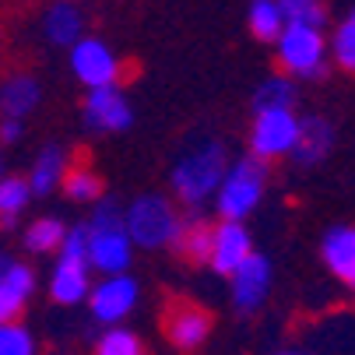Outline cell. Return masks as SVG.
<instances>
[{
  "instance_id": "cell-34",
  "label": "cell",
  "mask_w": 355,
  "mask_h": 355,
  "mask_svg": "<svg viewBox=\"0 0 355 355\" xmlns=\"http://www.w3.org/2000/svg\"><path fill=\"white\" fill-rule=\"evenodd\" d=\"M8 261H11V257H8V253H0V268H4V264H8Z\"/></svg>"
},
{
  "instance_id": "cell-21",
  "label": "cell",
  "mask_w": 355,
  "mask_h": 355,
  "mask_svg": "<svg viewBox=\"0 0 355 355\" xmlns=\"http://www.w3.org/2000/svg\"><path fill=\"white\" fill-rule=\"evenodd\" d=\"M64 232H67V222L57 218V215H42L35 222L25 225L21 232V246L32 253V257H46V253H57L60 243H64Z\"/></svg>"
},
{
  "instance_id": "cell-31",
  "label": "cell",
  "mask_w": 355,
  "mask_h": 355,
  "mask_svg": "<svg viewBox=\"0 0 355 355\" xmlns=\"http://www.w3.org/2000/svg\"><path fill=\"white\" fill-rule=\"evenodd\" d=\"M25 134V127L18 120H0V144H18Z\"/></svg>"
},
{
  "instance_id": "cell-23",
  "label": "cell",
  "mask_w": 355,
  "mask_h": 355,
  "mask_svg": "<svg viewBox=\"0 0 355 355\" xmlns=\"http://www.w3.org/2000/svg\"><path fill=\"white\" fill-rule=\"evenodd\" d=\"M246 28L257 42H275L285 28V18L278 11V0H250L246 11Z\"/></svg>"
},
{
  "instance_id": "cell-27",
  "label": "cell",
  "mask_w": 355,
  "mask_h": 355,
  "mask_svg": "<svg viewBox=\"0 0 355 355\" xmlns=\"http://www.w3.org/2000/svg\"><path fill=\"white\" fill-rule=\"evenodd\" d=\"M278 11H282L285 25H306V28H324L327 25L324 0H278Z\"/></svg>"
},
{
  "instance_id": "cell-11",
  "label": "cell",
  "mask_w": 355,
  "mask_h": 355,
  "mask_svg": "<svg viewBox=\"0 0 355 355\" xmlns=\"http://www.w3.org/2000/svg\"><path fill=\"white\" fill-rule=\"evenodd\" d=\"M250 253H253V236H250L246 222H218V225H211L208 264H211L215 275L229 278Z\"/></svg>"
},
{
  "instance_id": "cell-17",
  "label": "cell",
  "mask_w": 355,
  "mask_h": 355,
  "mask_svg": "<svg viewBox=\"0 0 355 355\" xmlns=\"http://www.w3.org/2000/svg\"><path fill=\"white\" fill-rule=\"evenodd\" d=\"M67 169H71V155H67V148L64 144H46L39 155H35V162H32V169H28V190H32V197H49L53 190H60V183H64V176H67Z\"/></svg>"
},
{
  "instance_id": "cell-30",
  "label": "cell",
  "mask_w": 355,
  "mask_h": 355,
  "mask_svg": "<svg viewBox=\"0 0 355 355\" xmlns=\"http://www.w3.org/2000/svg\"><path fill=\"white\" fill-rule=\"evenodd\" d=\"M85 253H88V225L85 222L81 225H67L57 257L60 261H85Z\"/></svg>"
},
{
  "instance_id": "cell-13",
  "label": "cell",
  "mask_w": 355,
  "mask_h": 355,
  "mask_svg": "<svg viewBox=\"0 0 355 355\" xmlns=\"http://www.w3.org/2000/svg\"><path fill=\"white\" fill-rule=\"evenodd\" d=\"M35 288H39V278L25 261H8L0 268V324L18 320L32 302Z\"/></svg>"
},
{
  "instance_id": "cell-19",
  "label": "cell",
  "mask_w": 355,
  "mask_h": 355,
  "mask_svg": "<svg viewBox=\"0 0 355 355\" xmlns=\"http://www.w3.org/2000/svg\"><path fill=\"white\" fill-rule=\"evenodd\" d=\"M42 35L60 49H71L85 35V15L74 8V0H57L53 8L42 15Z\"/></svg>"
},
{
  "instance_id": "cell-4",
  "label": "cell",
  "mask_w": 355,
  "mask_h": 355,
  "mask_svg": "<svg viewBox=\"0 0 355 355\" xmlns=\"http://www.w3.org/2000/svg\"><path fill=\"white\" fill-rule=\"evenodd\" d=\"M278 67L292 81H320L331 71L327 57V35L324 28H306V25H285L282 35L275 39Z\"/></svg>"
},
{
  "instance_id": "cell-6",
  "label": "cell",
  "mask_w": 355,
  "mask_h": 355,
  "mask_svg": "<svg viewBox=\"0 0 355 355\" xmlns=\"http://www.w3.org/2000/svg\"><path fill=\"white\" fill-rule=\"evenodd\" d=\"M299 137V116L282 110V113H253L250 123V159L257 162H275L288 159Z\"/></svg>"
},
{
  "instance_id": "cell-3",
  "label": "cell",
  "mask_w": 355,
  "mask_h": 355,
  "mask_svg": "<svg viewBox=\"0 0 355 355\" xmlns=\"http://www.w3.org/2000/svg\"><path fill=\"white\" fill-rule=\"evenodd\" d=\"M268 190V166L257 162V159H236L229 162L218 190H215V211L222 222H246L253 211H257L261 205V197Z\"/></svg>"
},
{
  "instance_id": "cell-26",
  "label": "cell",
  "mask_w": 355,
  "mask_h": 355,
  "mask_svg": "<svg viewBox=\"0 0 355 355\" xmlns=\"http://www.w3.org/2000/svg\"><path fill=\"white\" fill-rule=\"evenodd\" d=\"M28 205H32V190H28L25 176H4L0 180V222L15 225L25 215Z\"/></svg>"
},
{
  "instance_id": "cell-32",
  "label": "cell",
  "mask_w": 355,
  "mask_h": 355,
  "mask_svg": "<svg viewBox=\"0 0 355 355\" xmlns=\"http://www.w3.org/2000/svg\"><path fill=\"white\" fill-rule=\"evenodd\" d=\"M275 355H306V352H299V348H282V352H275Z\"/></svg>"
},
{
  "instance_id": "cell-16",
  "label": "cell",
  "mask_w": 355,
  "mask_h": 355,
  "mask_svg": "<svg viewBox=\"0 0 355 355\" xmlns=\"http://www.w3.org/2000/svg\"><path fill=\"white\" fill-rule=\"evenodd\" d=\"M46 292L57 306H78L92 292V268L85 261H57L49 271Z\"/></svg>"
},
{
  "instance_id": "cell-9",
  "label": "cell",
  "mask_w": 355,
  "mask_h": 355,
  "mask_svg": "<svg viewBox=\"0 0 355 355\" xmlns=\"http://www.w3.org/2000/svg\"><path fill=\"white\" fill-rule=\"evenodd\" d=\"M85 264L92 271H98V278H110V275H130L134 264V246L120 229H88V253H85Z\"/></svg>"
},
{
  "instance_id": "cell-24",
  "label": "cell",
  "mask_w": 355,
  "mask_h": 355,
  "mask_svg": "<svg viewBox=\"0 0 355 355\" xmlns=\"http://www.w3.org/2000/svg\"><path fill=\"white\" fill-rule=\"evenodd\" d=\"M327 57L334 67H341L345 74H355V8L334 25V32L327 35Z\"/></svg>"
},
{
  "instance_id": "cell-29",
  "label": "cell",
  "mask_w": 355,
  "mask_h": 355,
  "mask_svg": "<svg viewBox=\"0 0 355 355\" xmlns=\"http://www.w3.org/2000/svg\"><path fill=\"white\" fill-rule=\"evenodd\" d=\"M35 334L21 320H4L0 324V355H35Z\"/></svg>"
},
{
  "instance_id": "cell-7",
  "label": "cell",
  "mask_w": 355,
  "mask_h": 355,
  "mask_svg": "<svg viewBox=\"0 0 355 355\" xmlns=\"http://www.w3.org/2000/svg\"><path fill=\"white\" fill-rule=\"evenodd\" d=\"M120 57L110 49V42H103L98 35H81L71 46V74L88 88H113L120 81Z\"/></svg>"
},
{
  "instance_id": "cell-15",
  "label": "cell",
  "mask_w": 355,
  "mask_h": 355,
  "mask_svg": "<svg viewBox=\"0 0 355 355\" xmlns=\"http://www.w3.org/2000/svg\"><path fill=\"white\" fill-rule=\"evenodd\" d=\"M334 148V127L331 120L324 116H299V137H295V148H292V162L302 166V169H313L320 166Z\"/></svg>"
},
{
  "instance_id": "cell-2",
  "label": "cell",
  "mask_w": 355,
  "mask_h": 355,
  "mask_svg": "<svg viewBox=\"0 0 355 355\" xmlns=\"http://www.w3.org/2000/svg\"><path fill=\"white\" fill-rule=\"evenodd\" d=\"M183 215L162 193H141L123 208V232L134 250H166L176 246Z\"/></svg>"
},
{
  "instance_id": "cell-10",
  "label": "cell",
  "mask_w": 355,
  "mask_h": 355,
  "mask_svg": "<svg viewBox=\"0 0 355 355\" xmlns=\"http://www.w3.org/2000/svg\"><path fill=\"white\" fill-rule=\"evenodd\" d=\"M85 127L95 134H120L134 123V110H130V98L113 85V88H95L85 95V106H81Z\"/></svg>"
},
{
  "instance_id": "cell-18",
  "label": "cell",
  "mask_w": 355,
  "mask_h": 355,
  "mask_svg": "<svg viewBox=\"0 0 355 355\" xmlns=\"http://www.w3.org/2000/svg\"><path fill=\"white\" fill-rule=\"evenodd\" d=\"M42 103V85L32 74H11L0 81V120H25Z\"/></svg>"
},
{
  "instance_id": "cell-12",
  "label": "cell",
  "mask_w": 355,
  "mask_h": 355,
  "mask_svg": "<svg viewBox=\"0 0 355 355\" xmlns=\"http://www.w3.org/2000/svg\"><path fill=\"white\" fill-rule=\"evenodd\" d=\"M208 334H211V317L193 302H176L166 313V338L176 352H197L208 341Z\"/></svg>"
},
{
  "instance_id": "cell-1",
  "label": "cell",
  "mask_w": 355,
  "mask_h": 355,
  "mask_svg": "<svg viewBox=\"0 0 355 355\" xmlns=\"http://www.w3.org/2000/svg\"><path fill=\"white\" fill-rule=\"evenodd\" d=\"M229 169V155H225V144L222 141H205L197 144L193 151H187V155L173 166V197L180 200L183 208H200L205 200L215 197L222 176Z\"/></svg>"
},
{
  "instance_id": "cell-28",
  "label": "cell",
  "mask_w": 355,
  "mask_h": 355,
  "mask_svg": "<svg viewBox=\"0 0 355 355\" xmlns=\"http://www.w3.org/2000/svg\"><path fill=\"white\" fill-rule=\"evenodd\" d=\"M95 355H144V341L130 327H106L95 341Z\"/></svg>"
},
{
  "instance_id": "cell-25",
  "label": "cell",
  "mask_w": 355,
  "mask_h": 355,
  "mask_svg": "<svg viewBox=\"0 0 355 355\" xmlns=\"http://www.w3.org/2000/svg\"><path fill=\"white\" fill-rule=\"evenodd\" d=\"M60 190L67 193V200H74V205H95V200L103 197V176L88 166H71Z\"/></svg>"
},
{
  "instance_id": "cell-8",
  "label": "cell",
  "mask_w": 355,
  "mask_h": 355,
  "mask_svg": "<svg viewBox=\"0 0 355 355\" xmlns=\"http://www.w3.org/2000/svg\"><path fill=\"white\" fill-rule=\"evenodd\" d=\"M275 285V264L264 257V253L253 250L250 257L229 275V299L239 313H257Z\"/></svg>"
},
{
  "instance_id": "cell-14",
  "label": "cell",
  "mask_w": 355,
  "mask_h": 355,
  "mask_svg": "<svg viewBox=\"0 0 355 355\" xmlns=\"http://www.w3.org/2000/svg\"><path fill=\"white\" fill-rule=\"evenodd\" d=\"M320 261L345 288L355 292V225H331L324 232Z\"/></svg>"
},
{
  "instance_id": "cell-22",
  "label": "cell",
  "mask_w": 355,
  "mask_h": 355,
  "mask_svg": "<svg viewBox=\"0 0 355 355\" xmlns=\"http://www.w3.org/2000/svg\"><path fill=\"white\" fill-rule=\"evenodd\" d=\"M187 261L193 264H208V250H211V222H205L200 215H190L183 218V229H180V239L176 246Z\"/></svg>"
},
{
  "instance_id": "cell-33",
  "label": "cell",
  "mask_w": 355,
  "mask_h": 355,
  "mask_svg": "<svg viewBox=\"0 0 355 355\" xmlns=\"http://www.w3.org/2000/svg\"><path fill=\"white\" fill-rule=\"evenodd\" d=\"M8 173H4V151H0V180H4Z\"/></svg>"
},
{
  "instance_id": "cell-20",
  "label": "cell",
  "mask_w": 355,
  "mask_h": 355,
  "mask_svg": "<svg viewBox=\"0 0 355 355\" xmlns=\"http://www.w3.org/2000/svg\"><path fill=\"white\" fill-rule=\"evenodd\" d=\"M295 103H299V92H295V81L285 78V74H271L257 85L253 92V113H295Z\"/></svg>"
},
{
  "instance_id": "cell-5",
  "label": "cell",
  "mask_w": 355,
  "mask_h": 355,
  "mask_svg": "<svg viewBox=\"0 0 355 355\" xmlns=\"http://www.w3.org/2000/svg\"><path fill=\"white\" fill-rule=\"evenodd\" d=\"M88 313L95 324H106V327H120L141 302V285L134 275H110V278H98L92 282L88 292Z\"/></svg>"
}]
</instances>
